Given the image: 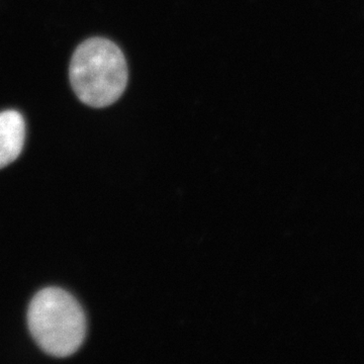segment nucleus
<instances>
[{"label":"nucleus","instance_id":"7ed1b4c3","mask_svg":"<svg viewBox=\"0 0 364 364\" xmlns=\"http://www.w3.org/2000/svg\"><path fill=\"white\" fill-rule=\"evenodd\" d=\"M26 124L20 112H0V169L18 159L25 144Z\"/></svg>","mask_w":364,"mask_h":364},{"label":"nucleus","instance_id":"f257e3e1","mask_svg":"<svg viewBox=\"0 0 364 364\" xmlns=\"http://www.w3.org/2000/svg\"><path fill=\"white\" fill-rule=\"evenodd\" d=\"M69 76L79 100L100 109L114 104L123 95L128 85V65L114 43L92 38L76 49Z\"/></svg>","mask_w":364,"mask_h":364},{"label":"nucleus","instance_id":"f03ea898","mask_svg":"<svg viewBox=\"0 0 364 364\" xmlns=\"http://www.w3.org/2000/svg\"><path fill=\"white\" fill-rule=\"evenodd\" d=\"M28 325L40 348L55 358L75 353L85 339L82 308L59 287H47L36 294L28 306Z\"/></svg>","mask_w":364,"mask_h":364}]
</instances>
